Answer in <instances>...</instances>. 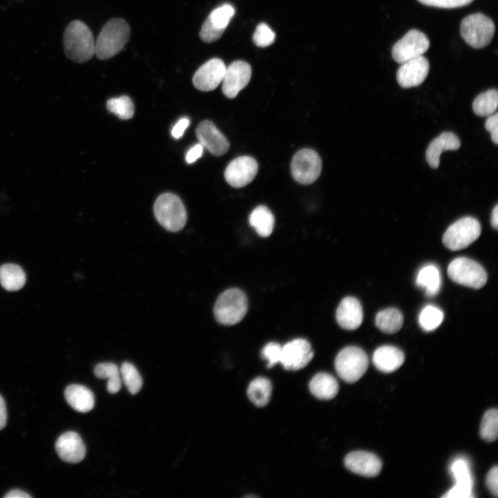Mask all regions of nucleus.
I'll return each mask as SVG.
<instances>
[{"label": "nucleus", "mask_w": 498, "mask_h": 498, "mask_svg": "<svg viewBox=\"0 0 498 498\" xmlns=\"http://www.w3.org/2000/svg\"><path fill=\"white\" fill-rule=\"evenodd\" d=\"M291 174L295 181L302 185L314 183L322 171V160L311 149H302L295 154L290 165Z\"/></svg>", "instance_id": "9"}, {"label": "nucleus", "mask_w": 498, "mask_h": 498, "mask_svg": "<svg viewBox=\"0 0 498 498\" xmlns=\"http://www.w3.org/2000/svg\"><path fill=\"white\" fill-rule=\"evenodd\" d=\"M405 361V355L398 348L384 345L377 348L372 358L374 366L380 371L391 373L398 369Z\"/></svg>", "instance_id": "22"}, {"label": "nucleus", "mask_w": 498, "mask_h": 498, "mask_svg": "<svg viewBox=\"0 0 498 498\" xmlns=\"http://www.w3.org/2000/svg\"><path fill=\"white\" fill-rule=\"evenodd\" d=\"M272 385L264 377H257L249 384L247 394L250 401L257 407L266 405L270 398Z\"/></svg>", "instance_id": "29"}, {"label": "nucleus", "mask_w": 498, "mask_h": 498, "mask_svg": "<svg viewBox=\"0 0 498 498\" xmlns=\"http://www.w3.org/2000/svg\"><path fill=\"white\" fill-rule=\"evenodd\" d=\"M481 231L477 219L471 216L463 217L448 227L443 236V243L451 250H459L475 241Z\"/></svg>", "instance_id": "7"}, {"label": "nucleus", "mask_w": 498, "mask_h": 498, "mask_svg": "<svg viewBox=\"0 0 498 498\" xmlns=\"http://www.w3.org/2000/svg\"><path fill=\"white\" fill-rule=\"evenodd\" d=\"M490 221L492 226L497 229L498 227V205H496L495 208L492 209L491 217H490Z\"/></svg>", "instance_id": "47"}, {"label": "nucleus", "mask_w": 498, "mask_h": 498, "mask_svg": "<svg viewBox=\"0 0 498 498\" xmlns=\"http://www.w3.org/2000/svg\"><path fill=\"white\" fill-rule=\"evenodd\" d=\"M64 396L67 403L77 412H88L94 407V395L85 386L70 385L66 388Z\"/></svg>", "instance_id": "23"}, {"label": "nucleus", "mask_w": 498, "mask_h": 498, "mask_svg": "<svg viewBox=\"0 0 498 498\" xmlns=\"http://www.w3.org/2000/svg\"><path fill=\"white\" fill-rule=\"evenodd\" d=\"M282 346L277 342H271L267 344L261 351V356L267 360L268 368H271L277 363H280Z\"/></svg>", "instance_id": "38"}, {"label": "nucleus", "mask_w": 498, "mask_h": 498, "mask_svg": "<svg viewBox=\"0 0 498 498\" xmlns=\"http://www.w3.org/2000/svg\"><path fill=\"white\" fill-rule=\"evenodd\" d=\"M154 213L158 222L170 232L181 230L187 221V212L183 202L172 193H165L157 198Z\"/></svg>", "instance_id": "4"}, {"label": "nucleus", "mask_w": 498, "mask_h": 498, "mask_svg": "<svg viewBox=\"0 0 498 498\" xmlns=\"http://www.w3.org/2000/svg\"><path fill=\"white\" fill-rule=\"evenodd\" d=\"M481 437L488 442L497 439L498 433V412L497 409H490L485 412L481 423Z\"/></svg>", "instance_id": "34"}, {"label": "nucleus", "mask_w": 498, "mask_h": 498, "mask_svg": "<svg viewBox=\"0 0 498 498\" xmlns=\"http://www.w3.org/2000/svg\"><path fill=\"white\" fill-rule=\"evenodd\" d=\"M258 172V163L255 158L248 156H239L232 160L226 167L224 176L232 187H243L253 181Z\"/></svg>", "instance_id": "12"}, {"label": "nucleus", "mask_w": 498, "mask_h": 498, "mask_svg": "<svg viewBox=\"0 0 498 498\" xmlns=\"http://www.w3.org/2000/svg\"><path fill=\"white\" fill-rule=\"evenodd\" d=\"M311 394L321 400L333 398L338 393L339 385L336 379L329 374L318 373L309 382Z\"/></svg>", "instance_id": "24"}, {"label": "nucleus", "mask_w": 498, "mask_h": 498, "mask_svg": "<svg viewBox=\"0 0 498 498\" xmlns=\"http://www.w3.org/2000/svg\"><path fill=\"white\" fill-rule=\"evenodd\" d=\"M25 283L26 274L19 266L6 264L0 267V284L6 290H19Z\"/></svg>", "instance_id": "26"}, {"label": "nucleus", "mask_w": 498, "mask_h": 498, "mask_svg": "<svg viewBox=\"0 0 498 498\" xmlns=\"http://www.w3.org/2000/svg\"><path fill=\"white\" fill-rule=\"evenodd\" d=\"M254 44L259 47H266L275 40V32L265 23L257 25L252 36Z\"/></svg>", "instance_id": "37"}, {"label": "nucleus", "mask_w": 498, "mask_h": 498, "mask_svg": "<svg viewBox=\"0 0 498 498\" xmlns=\"http://www.w3.org/2000/svg\"><path fill=\"white\" fill-rule=\"evenodd\" d=\"M107 107L110 112L122 120L129 119L133 116V104L127 95L109 99L107 102Z\"/></svg>", "instance_id": "35"}, {"label": "nucleus", "mask_w": 498, "mask_h": 498, "mask_svg": "<svg viewBox=\"0 0 498 498\" xmlns=\"http://www.w3.org/2000/svg\"><path fill=\"white\" fill-rule=\"evenodd\" d=\"M448 277L456 284L481 288L486 283L487 274L477 261L464 257L453 259L448 267Z\"/></svg>", "instance_id": "8"}, {"label": "nucleus", "mask_w": 498, "mask_h": 498, "mask_svg": "<svg viewBox=\"0 0 498 498\" xmlns=\"http://www.w3.org/2000/svg\"><path fill=\"white\" fill-rule=\"evenodd\" d=\"M55 449L63 461L71 463L80 462L86 454V447L80 436L71 431L64 432L57 439Z\"/></svg>", "instance_id": "19"}, {"label": "nucleus", "mask_w": 498, "mask_h": 498, "mask_svg": "<svg viewBox=\"0 0 498 498\" xmlns=\"http://www.w3.org/2000/svg\"><path fill=\"white\" fill-rule=\"evenodd\" d=\"M313 356L310 343L305 339L297 338L282 346L280 363L286 370L296 371L305 367Z\"/></svg>", "instance_id": "11"}, {"label": "nucleus", "mask_w": 498, "mask_h": 498, "mask_svg": "<svg viewBox=\"0 0 498 498\" xmlns=\"http://www.w3.org/2000/svg\"><path fill=\"white\" fill-rule=\"evenodd\" d=\"M486 485L490 492L495 497L498 495V468L492 467L487 474Z\"/></svg>", "instance_id": "42"}, {"label": "nucleus", "mask_w": 498, "mask_h": 498, "mask_svg": "<svg viewBox=\"0 0 498 498\" xmlns=\"http://www.w3.org/2000/svg\"><path fill=\"white\" fill-rule=\"evenodd\" d=\"M234 13V8L225 3L214 9L208 17L215 26L225 30Z\"/></svg>", "instance_id": "36"}, {"label": "nucleus", "mask_w": 498, "mask_h": 498, "mask_svg": "<svg viewBox=\"0 0 498 498\" xmlns=\"http://www.w3.org/2000/svg\"><path fill=\"white\" fill-rule=\"evenodd\" d=\"M430 64L426 57L421 55L407 61L398 68L396 79L403 88H410L420 85L427 77Z\"/></svg>", "instance_id": "15"}, {"label": "nucleus", "mask_w": 498, "mask_h": 498, "mask_svg": "<svg viewBox=\"0 0 498 498\" xmlns=\"http://www.w3.org/2000/svg\"><path fill=\"white\" fill-rule=\"evenodd\" d=\"M420 3L432 7L455 8L470 4L473 0H418Z\"/></svg>", "instance_id": "40"}, {"label": "nucleus", "mask_w": 498, "mask_h": 498, "mask_svg": "<svg viewBox=\"0 0 498 498\" xmlns=\"http://www.w3.org/2000/svg\"><path fill=\"white\" fill-rule=\"evenodd\" d=\"M429 47L427 37L418 30L412 29L393 46L392 57L396 62L403 64L421 56Z\"/></svg>", "instance_id": "10"}, {"label": "nucleus", "mask_w": 498, "mask_h": 498, "mask_svg": "<svg viewBox=\"0 0 498 498\" xmlns=\"http://www.w3.org/2000/svg\"><path fill=\"white\" fill-rule=\"evenodd\" d=\"M376 326L386 333H394L402 327L403 317L396 308H388L379 311L375 320Z\"/></svg>", "instance_id": "28"}, {"label": "nucleus", "mask_w": 498, "mask_h": 498, "mask_svg": "<svg viewBox=\"0 0 498 498\" xmlns=\"http://www.w3.org/2000/svg\"><path fill=\"white\" fill-rule=\"evenodd\" d=\"M486 129L490 133L491 139L495 144H498V114L495 113L488 117L485 122Z\"/></svg>", "instance_id": "41"}, {"label": "nucleus", "mask_w": 498, "mask_h": 498, "mask_svg": "<svg viewBox=\"0 0 498 498\" xmlns=\"http://www.w3.org/2000/svg\"><path fill=\"white\" fill-rule=\"evenodd\" d=\"M335 315L342 328L347 330L356 329L363 320L362 306L356 298L346 297L339 304Z\"/></svg>", "instance_id": "20"}, {"label": "nucleus", "mask_w": 498, "mask_h": 498, "mask_svg": "<svg viewBox=\"0 0 498 498\" xmlns=\"http://www.w3.org/2000/svg\"><path fill=\"white\" fill-rule=\"evenodd\" d=\"M203 151V146L199 143L192 147L186 155V161L188 163L195 162L198 158L201 157Z\"/></svg>", "instance_id": "44"}, {"label": "nucleus", "mask_w": 498, "mask_h": 498, "mask_svg": "<svg viewBox=\"0 0 498 498\" xmlns=\"http://www.w3.org/2000/svg\"><path fill=\"white\" fill-rule=\"evenodd\" d=\"M95 375L101 379L107 378V389L111 394L118 392L121 388V376L118 367L113 362H102L94 369Z\"/></svg>", "instance_id": "30"}, {"label": "nucleus", "mask_w": 498, "mask_h": 498, "mask_svg": "<svg viewBox=\"0 0 498 498\" xmlns=\"http://www.w3.org/2000/svg\"><path fill=\"white\" fill-rule=\"evenodd\" d=\"M122 380L128 391L131 394H137L142 386V379L137 369L129 362H124L120 369Z\"/></svg>", "instance_id": "33"}, {"label": "nucleus", "mask_w": 498, "mask_h": 498, "mask_svg": "<svg viewBox=\"0 0 498 498\" xmlns=\"http://www.w3.org/2000/svg\"><path fill=\"white\" fill-rule=\"evenodd\" d=\"M344 465L353 473L365 477L377 476L381 471L382 462L373 453L355 451L349 453L344 460Z\"/></svg>", "instance_id": "17"}, {"label": "nucleus", "mask_w": 498, "mask_h": 498, "mask_svg": "<svg viewBox=\"0 0 498 498\" xmlns=\"http://www.w3.org/2000/svg\"><path fill=\"white\" fill-rule=\"evenodd\" d=\"M226 66L219 58H212L201 65L195 72L192 82L199 91L215 89L223 81Z\"/></svg>", "instance_id": "14"}, {"label": "nucleus", "mask_w": 498, "mask_h": 498, "mask_svg": "<svg viewBox=\"0 0 498 498\" xmlns=\"http://www.w3.org/2000/svg\"><path fill=\"white\" fill-rule=\"evenodd\" d=\"M498 106V92L496 89H490L480 93L473 101L474 113L479 116H489L497 111Z\"/></svg>", "instance_id": "31"}, {"label": "nucleus", "mask_w": 498, "mask_h": 498, "mask_svg": "<svg viewBox=\"0 0 498 498\" xmlns=\"http://www.w3.org/2000/svg\"><path fill=\"white\" fill-rule=\"evenodd\" d=\"M248 308L246 294L239 288H229L217 298L214 315L216 321L223 325H233L246 315Z\"/></svg>", "instance_id": "3"}, {"label": "nucleus", "mask_w": 498, "mask_h": 498, "mask_svg": "<svg viewBox=\"0 0 498 498\" xmlns=\"http://www.w3.org/2000/svg\"><path fill=\"white\" fill-rule=\"evenodd\" d=\"M416 284L425 290L427 296L436 295L441 286V277L438 267L433 264L422 267L417 274Z\"/></svg>", "instance_id": "25"}, {"label": "nucleus", "mask_w": 498, "mask_h": 498, "mask_svg": "<svg viewBox=\"0 0 498 498\" xmlns=\"http://www.w3.org/2000/svg\"><path fill=\"white\" fill-rule=\"evenodd\" d=\"M196 136L203 147L213 155H223L229 149L227 138L210 120H204L199 124Z\"/></svg>", "instance_id": "16"}, {"label": "nucleus", "mask_w": 498, "mask_h": 498, "mask_svg": "<svg viewBox=\"0 0 498 498\" xmlns=\"http://www.w3.org/2000/svg\"><path fill=\"white\" fill-rule=\"evenodd\" d=\"M4 497H6V498H27V497H28V498H30L31 497L26 492L16 489V490H12L11 491H10L9 492H8V494H6L4 496Z\"/></svg>", "instance_id": "46"}, {"label": "nucleus", "mask_w": 498, "mask_h": 498, "mask_svg": "<svg viewBox=\"0 0 498 498\" xmlns=\"http://www.w3.org/2000/svg\"><path fill=\"white\" fill-rule=\"evenodd\" d=\"M63 44L65 55L73 62H86L95 55L93 33L82 21H73L66 26Z\"/></svg>", "instance_id": "1"}, {"label": "nucleus", "mask_w": 498, "mask_h": 498, "mask_svg": "<svg viewBox=\"0 0 498 498\" xmlns=\"http://www.w3.org/2000/svg\"><path fill=\"white\" fill-rule=\"evenodd\" d=\"M369 359L360 348L349 346L342 349L335 360V368L338 376L347 382L358 381L366 372Z\"/></svg>", "instance_id": "6"}, {"label": "nucleus", "mask_w": 498, "mask_h": 498, "mask_svg": "<svg viewBox=\"0 0 498 498\" xmlns=\"http://www.w3.org/2000/svg\"><path fill=\"white\" fill-rule=\"evenodd\" d=\"M130 34V26L124 19H110L103 26L95 42V55L100 60L116 55L129 41Z\"/></svg>", "instance_id": "2"}, {"label": "nucleus", "mask_w": 498, "mask_h": 498, "mask_svg": "<svg viewBox=\"0 0 498 498\" xmlns=\"http://www.w3.org/2000/svg\"><path fill=\"white\" fill-rule=\"evenodd\" d=\"M7 421V410L5 401L2 396L0 395V430H2Z\"/></svg>", "instance_id": "45"}, {"label": "nucleus", "mask_w": 498, "mask_h": 498, "mask_svg": "<svg viewBox=\"0 0 498 498\" xmlns=\"http://www.w3.org/2000/svg\"><path fill=\"white\" fill-rule=\"evenodd\" d=\"M451 472L455 479V485L443 497L469 498L473 497V480L469 465L464 459H457L451 465Z\"/></svg>", "instance_id": "18"}, {"label": "nucleus", "mask_w": 498, "mask_h": 498, "mask_svg": "<svg viewBox=\"0 0 498 498\" xmlns=\"http://www.w3.org/2000/svg\"><path fill=\"white\" fill-rule=\"evenodd\" d=\"M460 146L461 142L455 133L443 132L428 145L425 153L426 160L432 168H438L441 154L445 151L456 150Z\"/></svg>", "instance_id": "21"}, {"label": "nucleus", "mask_w": 498, "mask_h": 498, "mask_svg": "<svg viewBox=\"0 0 498 498\" xmlns=\"http://www.w3.org/2000/svg\"><path fill=\"white\" fill-rule=\"evenodd\" d=\"M443 317V313L440 308L433 305H427L421 311L418 322L424 331H431L439 326Z\"/></svg>", "instance_id": "32"}, {"label": "nucleus", "mask_w": 498, "mask_h": 498, "mask_svg": "<svg viewBox=\"0 0 498 498\" xmlns=\"http://www.w3.org/2000/svg\"><path fill=\"white\" fill-rule=\"evenodd\" d=\"M252 75L251 66L244 61L231 63L225 68L222 81V91L228 98H234L248 84Z\"/></svg>", "instance_id": "13"}, {"label": "nucleus", "mask_w": 498, "mask_h": 498, "mask_svg": "<svg viewBox=\"0 0 498 498\" xmlns=\"http://www.w3.org/2000/svg\"><path fill=\"white\" fill-rule=\"evenodd\" d=\"M495 31L493 21L481 13L465 17L460 25L461 37L469 46L474 48L488 46L492 39Z\"/></svg>", "instance_id": "5"}, {"label": "nucleus", "mask_w": 498, "mask_h": 498, "mask_svg": "<svg viewBox=\"0 0 498 498\" xmlns=\"http://www.w3.org/2000/svg\"><path fill=\"white\" fill-rule=\"evenodd\" d=\"M249 223L259 236L267 237L273 232L275 218L266 206L259 205L251 212Z\"/></svg>", "instance_id": "27"}, {"label": "nucleus", "mask_w": 498, "mask_h": 498, "mask_svg": "<svg viewBox=\"0 0 498 498\" xmlns=\"http://www.w3.org/2000/svg\"><path fill=\"white\" fill-rule=\"evenodd\" d=\"M190 124V120L187 118L181 119L173 127L172 135L174 138H181Z\"/></svg>", "instance_id": "43"}, {"label": "nucleus", "mask_w": 498, "mask_h": 498, "mask_svg": "<svg viewBox=\"0 0 498 498\" xmlns=\"http://www.w3.org/2000/svg\"><path fill=\"white\" fill-rule=\"evenodd\" d=\"M224 31V29L215 26L208 17L201 26L199 36L204 42L211 43L219 39Z\"/></svg>", "instance_id": "39"}]
</instances>
